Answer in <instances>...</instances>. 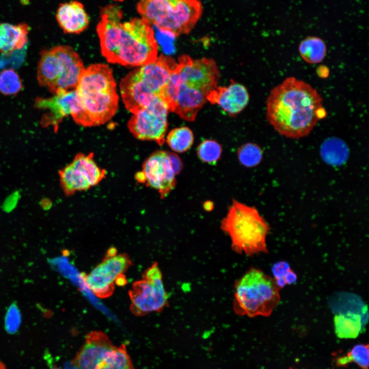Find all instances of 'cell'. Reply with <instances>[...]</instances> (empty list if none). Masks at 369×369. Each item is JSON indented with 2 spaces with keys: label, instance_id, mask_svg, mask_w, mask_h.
<instances>
[{
  "label": "cell",
  "instance_id": "obj_1",
  "mask_svg": "<svg viewBox=\"0 0 369 369\" xmlns=\"http://www.w3.org/2000/svg\"><path fill=\"white\" fill-rule=\"evenodd\" d=\"M100 15L96 31L108 62L141 66L157 58L158 46L150 24L141 18L122 23V11L114 4L101 8Z\"/></svg>",
  "mask_w": 369,
  "mask_h": 369
},
{
  "label": "cell",
  "instance_id": "obj_2",
  "mask_svg": "<svg viewBox=\"0 0 369 369\" xmlns=\"http://www.w3.org/2000/svg\"><path fill=\"white\" fill-rule=\"evenodd\" d=\"M266 104L268 121L279 134L292 139L308 136L326 115L317 90L293 76L271 90Z\"/></svg>",
  "mask_w": 369,
  "mask_h": 369
},
{
  "label": "cell",
  "instance_id": "obj_3",
  "mask_svg": "<svg viewBox=\"0 0 369 369\" xmlns=\"http://www.w3.org/2000/svg\"><path fill=\"white\" fill-rule=\"evenodd\" d=\"M75 90L91 127L104 124L115 115L118 96L112 71L108 65L96 64L85 69Z\"/></svg>",
  "mask_w": 369,
  "mask_h": 369
},
{
  "label": "cell",
  "instance_id": "obj_4",
  "mask_svg": "<svg viewBox=\"0 0 369 369\" xmlns=\"http://www.w3.org/2000/svg\"><path fill=\"white\" fill-rule=\"evenodd\" d=\"M220 228L230 237L236 253L251 256L268 252L266 237L269 227L255 207L233 199Z\"/></svg>",
  "mask_w": 369,
  "mask_h": 369
},
{
  "label": "cell",
  "instance_id": "obj_5",
  "mask_svg": "<svg viewBox=\"0 0 369 369\" xmlns=\"http://www.w3.org/2000/svg\"><path fill=\"white\" fill-rule=\"evenodd\" d=\"M274 279L251 268L234 284L233 310L239 316H269L280 301Z\"/></svg>",
  "mask_w": 369,
  "mask_h": 369
},
{
  "label": "cell",
  "instance_id": "obj_6",
  "mask_svg": "<svg viewBox=\"0 0 369 369\" xmlns=\"http://www.w3.org/2000/svg\"><path fill=\"white\" fill-rule=\"evenodd\" d=\"M137 10L142 19L174 37L189 33L202 13L198 0H140Z\"/></svg>",
  "mask_w": 369,
  "mask_h": 369
},
{
  "label": "cell",
  "instance_id": "obj_7",
  "mask_svg": "<svg viewBox=\"0 0 369 369\" xmlns=\"http://www.w3.org/2000/svg\"><path fill=\"white\" fill-rule=\"evenodd\" d=\"M85 70L78 54L68 46H58L40 53L37 78L55 95L73 90Z\"/></svg>",
  "mask_w": 369,
  "mask_h": 369
},
{
  "label": "cell",
  "instance_id": "obj_8",
  "mask_svg": "<svg viewBox=\"0 0 369 369\" xmlns=\"http://www.w3.org/2000/svg\"><path fill=\"white\" fill-rule=\"evenodd\" d=\"M130 309L137 316L161 312L169 304V296L157 262L144 272L141 279L134 282L129 291Z\"/></svg>",
  "mask_w": 369,
  "mask_h": 369
},
{
  "label": "cell",
  "instance_id": "obj_9",
  "mask_svg": "<svg viewBox=\"0 0 369 369\" xmlns=\"http://www.w3.org/2000/svg\"><path fill=\"white\" fill-rule=\"evenodd\" d=\"M132 261L125 253H119L112 247L99 263L83 278L88 288L97 297L106 298L115 290V284L124 286L127 283L125 273L131 266Z\"/></svg>",
  "mask_w": 369,
  "mask_h": 369
},
{
  "label": "cell",
  "instance_id": "obj_10",
  "mask_svg": "<svg viewBox=\"0 0 369 369\" xmlns=\"http://www.w3.org/2000/svg\"><path fill=\"white\" fill-rule=\"evenodd\" d=\"M106 173L95 162L93 153H78L70 163L59 170V183L65 195L70 196L98 184Z\"/></svg>",
  "mask_w": 369,
  "mask_h": 369
},
{
  "label": "cell",
  "instance_id": "obj_11",
  "mask_svg": "<svg viewBox=\"0 0 369 369\" xmlns=\"http://www.w3.org/2000/svg\"><path fill=\"white\" fill-rule=\"evenodd\" d=\"M169 112L163 100L155 96L147 106L133 114L128 122V128L136 138L154 141L161 146L165 141Z\"/></svg>",
  "mask_w": 369,
  "mask_h": 369
},
{
  "label": "cell",
  "instance_id": "obj_12",
  "mask_svg": "<svg viewBox=\"0 0 369 369\" xmlns=\"http://www.w3.org/2000/svg\"><path fill=\"white\" fill-rule=\"evenodd\" d=\"M158 96L169 111L189 121L195 119L198 111L207 101V94L180 82L173 71Z\"/></svg>",
  "mask_w": 369,
  "mask_h": 369
},
{
  "label": "cell",
  "instance_id": "obj_13",
  "mask_svg": "<svg viewBox=\"0 0 369 369\" xmlns=\"http://www.w3.org/2000/svg\"><path fill=\"white\" fill-rule=\"evenodd\" d=\"M173 72L186 85L208 94L217 86L220 77L219 69L212 58L194 59L187 55L178 58Z\"/></svg>",
  "mask_w": 369,
  "mask_h": 369
},
{
  "label": "cell",
  "instance_id": "obj_14",
  "mask_svg": "<svg viewBox=\"0 0 369 369\" xmlns=\"http://www.w3.org/2000/svg\"><path fill=\"white\" fill-rule=\"evenodd\" d=\"M176 175L169 152L158 150L144 161L141 171L135 177L139 183L156 190L160 198H164L175 188Z\"/></svg>",
  "mask_w": 369,
  "mask_h": 369
},
{
  "label": "cell",
  "instance_id": "obj_15",
  "mask_svg": "<svg viewBox=\"0 0 369 369\" xmlns=\"http://www.w3.org/2000/svg\"><path fill=\"white\" fill-rule=\"evenodd\" d=\"M34 106L38 109H46L48 112L42 117L41 125L44 127H54V131L63 119L71 115L78 124L87 127L88 119L78 101L75 90L62 92L51 98H37Z\"/></svg>",
  "mask_w": 369,
  "mask_h": 369
},
{
  "label": "cell",
  "instance_id": "obj_16",
  "mask_svg": "<svg viewBox=\"0 0 369 369\" xmlns=\"http://www.w3.org/2000/svg\"><path fill=\"white\" fill-rule=\"evenodd\" d=\"M120 92L126 108L135 114L159 95L144 65L129 72L120 81Z\"/></svg>",
  "mask_w": 369,
  "mask_h": 369
},
{
  "label": "cell",
  "instance_id": "obj_17",
  "mask_svg": "<svg viewBox=\"0 0 369 369\" xmlns=\"http://www.w3.org/2000/svg\"><path fill=\"white\" fill-rule=\"evenodd\" d=\"M115 345L109 337L98 331L91 332L78 351L71 364L76 369H96Z\"/></svg>",
  "mask_w": 369,
  "mask_h": 369
},
{
  "label": "cell",
  "instance_id": "obj_18",
  "mask_svg": "<svg viewBox=\"0 0 369 369\" xmlns=\"http://www.w3.org/2000/svg\"><path fill=\"white\" fill-rule=\"evenodd\" d=\"M249 99L247 88L233 80L227 87L217 86L207 96L211 104L218 105L231 117L241 112L248 105Z\"/></svg>",
  "mask_w": 369,
  "mask_h": 369
},
{
  "label": "cell",
  "instance_id": "obj_19",
  "mask_svg": "<svg viewBox=\"0 0 369 369\" xmlns=\"http://www.w3.org/2000/svg\"><path fill=\"white\" fill-rule=\"evenodd\" d=\"M56 18L64 32L70 34L82 32L89 24V16L83 5L76 1L60 4Z\"/></svg>",
  "mask_w": 369,
  "mask_h": 369
},
{
  "label": "cell",
  "instance_id": "obj_20",
  "mask_svg": "<svg viewBox=\"0 0 369 369\" xmlns=\"http://www.w3.org/2000/svg\"><path fill=\"white\" fill-rule=\"evenodd\" d=\"M29 27L25 23L0 24V51L5 54L22 49L28 41Z\"/></svg>",
  "mask_w": 369,
  "mask_h": 369
},
{
  "label": "cell",
  "instance_id": "obj_21",
  "mask_svg": "<svg viewBox=\"0 0 369 369\" xmlns=\"http://www.w3.org/2000/svg\"><path fill=\"white\" fill-rule=\"evenodd\" d=\"M334 322L335 333L340 338H356L363 325L361 315L353 312L336 315Z\"/></svg>",
  "mask_w": 369,
  "mask_h": 369
},
{
  "label": "cell",
  "instance_id": "obj_22",
  "mask_svg": "<svg viewBox=\"0 0 369 369\" xmlns=\"http://www.w3.org/2000/svg\"><path fill=\"white\" fill-rule=\"evenodd\" d=\"M301 58L306 63L315 64L321 62L325 58L327 48L324 40L314 36H308L302 40L298 46Z\"/></svg>",
  "mask_w": 369,
  "mask_h": 369
},
{
  "label": "cell",
  "instance_id": "obj_23",
  "mask_svg": "<svg viewBox=\"0 0 369 369\" xmlns=\"http://www.w3.org/2000/svg\"><path fill=\"white\" fill-rule=\"evenodd\" d=\"M347 147L344 142L337 137H330L324 140L321 147L323 159L331 165L343 163L347 157Z\"/></svg>",
  "mask_w": 369,
  "mask_h": 369
},
{
  "label": "cell",
  "instance_id": "obj_24",
  "mask_svg": "<svg viewBox=\"0 0 369 369\" xmlns=\"http://www.w3.org/2000/svg\"><path fill=\"white\" fill-rule=\"evenodd\" d=\"M96 369H134L126 346L122 344L115 346Z\"/></svg>",
  "mask_w": 369,
  "mask_h": 369
},
{
  "label": "cell",
  "instance_id": "obj_25",
  "mask_svg": "<svg viewBox=\"0 0 369 369\" xmlns=\"http://www.w3.org/2000/svg\"><path fill=\"white\" fill-rule=\"evenodd\" d=\"M169 147L174 152L183 153L188 151L194 142L192 130L187 127L176 128L170 131L166 138Z\"/></svg>",
  "mask_w": 369,
  "mask_h": 369
},
{
  "label": "cell",
  "instance_id": "obj_26",
  "mask_svg": "<svg viewBox=\"0 0 369 369\" xmlns=\"http://www.w3.org/2000/svg\"><path fill=\"white\" fill-rule=\"evenodd\" d=\"M368 345L358 344L355 345L345 356L337 358V364L344 366L354 362L362 369H368Z\"/></svg>",
  "mask_w": 369,
  "mask_h": 369
},
{
  "label": "cell",
  "instance_id": "obj_27",
  "mask_svg": "<svg viewBox=\"0 0 369 369\" xmlns=\"http://www.w3.org/2000/svg\"><path fill=\"white\" fill-rule=\"evenodd\" d=\"M262 153V150L258 145L249 142L239 148L238 157L242 165L251 168L256 166L261 162Z\"/></svg>",
  "mask_w": 369,
  "mask_h": 369
},
{
  "label": "cell",
  "instance_id": "obj_28",
  "mask_svg": "<svg viewBox=\"0 0 369 369\" xmlns=\"http://www.w3.org/2000/svg\"><path fill=\"white\" fill-rule=\"evenodd\" d=\"M23 87L21 79L13 69H6L0 73V92L7 95L18 93Z\"/></svg>",
  "mask_w": 369,
  "mask_h": 369
},
{
  "label": "cell",
  "instance_id": "obj_29",
  "mask_svg": "<svg viewBox=\"0 0 369 369\" xmlns=\"http://www.w3.org/2000/svg\"><path fill=\"white\" fill-rule=\"evenodd\" d=\"M222 153L221 145L214 140L207 139L201 142L197 149V154L202 161L215 164L219 159Z\"/></svg>",
  "mask_w": 369,
  "mask_h": 369
},
{
  "label": "cell",
  "instance_id": "obj_30",
  "mask_svg": "<svg viewBox=\"0 0 369 369\" xmlns=\"http://www.w3.org/2000/svg\"><path fill=\"white\" fill-rule=\"evenodd\" d=\"M21 314L15 304H12L8 309L5 318V328L9 334H14L21 323Z\"/></svg>",
  "mask_w": 369,
  "mask_h": 369
},
{
  "label": "cell",
  "instance_id": "obj_31",
  "mask_svg": "<svg viewBox=\"0 0 369 369\" xmlns=\"http://www.w3.org/2000/svg\"><path fill=\"white\" fill-rule=\"evenodd\" d=\"M291 269L289 264L285 261H279L273 265L272 271L274 280L280 289L286 285L284 277Z\"/></svg>",
  "mask_w": 369,
  "mask_h": 369
},
{
  "label": "cell",
  "instance_id": "obj_32",
  "mask_svg": "<svg viewBox=\"0 0 369 369\" xmlns=\"http://www.w3.org/2000/svg\"><path fill=\"white\" fill-rule=\"evenodd\" d=\"M171 162L176 174H178L182 168V163L180 158L175 154L169 152Z\"/></svg>",
  "mask_w": 369,
  "mask_h": 369
},
{
  "label": "cell",
  "instance_id": "obj_33",
  "mask_svg": "<svg viewBox=\"0 0 369 369\" xmlns=\"http://www.w3.org/2000/svg\"><path fill=\"white\" fill-rule=\"evenodd\" d=\"M284 279L286 284H292L296 282L297 277L296 274L291 269L285 275Z\"/></svg>",
  "mask_w": 369,
  "mask_h": 369
},
{
  "label": "cell",
  "instance_id": "obj_34",
  "mask_svg": "<svg viewBox=\"0 0 369 369\" xmlns=\"http://www.w3.org/2000/svg\"><path fill=\"white\" fill-rule=\"evenodd\" d=\"M0 369H6L5 365L1 361H0Z\"/></svg>",
  "mask_w": 369,
  "mask_h": 369
},
{
  "label": "cell",
  "instance_id": "obj_35",
  "mask_svg": "<svg viewBox=\"0 0 369 369\" xmlns=\"http://www.w3.org/2000/svg\"><path fill=\"white\" fill-rule=\"evenodd\" d=\"M113 1H116V2H122L124 0H113Z\"/></svg>",
  "mask_w": 369,
  "mask_h": 369
},
{
  "label": "cell",
  "instance_id": "obj_36",
  "mask_svg": "<svg viewBox=\"0 0 369 369\" xmlns=\"http://www.w3.org/2000/svg\"><path fill=\"white\" fill-rule=\"evenodd\" d=\"M52 369H60V368L55 367H54V368H52Z\"/></svg>",
  "mask_w": 369,
  "mask_h": 369
}]
</instances>
